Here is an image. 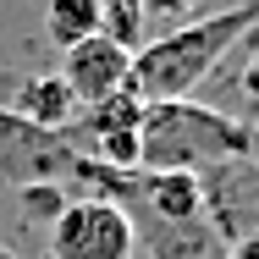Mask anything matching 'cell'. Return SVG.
I'll return each instance as SVG.
<instances>
[{
	"label": "cell",
	"instance_id": "obj_1",
	"mask_svg": "<svg viewBox=\"0 0 259 259\" xmlns=\"http://www.w3.org/2000/svg\"><path fill=\"white\" fill-rule=\"evenodd\" d=\"M259 22V0L243 6H226L215 17H193V22H177L171 33H160L149 45L133 50V77L127 89L144 105H165V100H193L199 83L215 77V66L237 50Z\"/></svg>",
	"mask_w": 259,
	"mask_h": 259
},
{
	"label": "cell",
	"instance_id": "obj_2",
	"mask_svg": "<svg viewBox=\"0 0 259 259\" xmlns=\"http://www.w3.org/2000/svg\"><path fill=\"white\" fill-rule=\"evenodd\" d=\"M248 138H254V127H243L226 110H209L193 100H165V105H149V116H144L138 171H204L215 160L248 155Z\"/></svg>",
	"mask_w": 259,
	"mask_h": 259
},
{
	"label": "cell",
	"instance_id": "obj_3",
	"mask_svg": "<svg viewBox=\"0 0 259 259\" xmlns=\"http://www.w3.org/2000/svg\"><path fill=\"white\" fill-rule=\"evenodd\" d=\"M138 254V215L116 199H66L50 221V259H133Z\"/></svg>",
	"mask_w": 259,
	"mask_h": 259
},
{
	"label": "cell",
	"instance_id": "obj_4",
	"mask_svg": "<svg viewBox=\"0 0 259 259\" xmlns=\"http://www.w3.org/2000/svg\"><path fill=\"white\" fill-rule=\"evenodd\" d=\"M199 193H204V221L215 226V237L232 248L237 237L259 232V165L248 155L215 160L199 171Z\"/></svg>",
	"mask_w": 259,
	"mask_h": 259
},
{
	"label": "cell",
	"instance_id": "obj_5",
	"mask_svg": "<svg viewBox=\"0 0 259 259\" xmlns=\"http://www.w3.org/2000/svg\"><path fill=\"white\" fill-rule=\"evenodd\" d=\"M127 77H133V50L116 45V39H105V33L61 50V83L72 89L77 105H100L110 94H121Z\"/></svg>",
	"mask_w": 259,
	"mask_h": 259
},
{
	"label": "cell",
	"instance_id": "obj_6",
	"mask_svg": "<svg viewBox=\"0 0 259 259\" xmlns=\"http://www.w3.org/2000/svg\"><path fill=\"white\" fill-rule=\"evenodd\" d=\"M133 204L149 209V221H199L204 193H199V171H138L133 177Z\"/></svg>",
	"mask_w": 259,
	"mask_h": 259
},
{
	"label": "cell",
	"instance_id": "obj_7",
	"mask_svg": "<svg viewBox=\"0 0 259 259\" xmlns=\"http://www.w3.org/2000/svg\"><path fill=\"white\" fill-rule=\"evenodd\" d=\"M17 116L28 121V127H39V133H61L72 116H77V100H72V89L61 83V72H45V77H28L22 89H17Z\"/></svg>",
	"mask_w": 259,
	"mask_h": 259
},
{
	"label": "cell",
	"instance_id": "obj_8",
	"mask_svg": "<svg viewBox=\"0 0 259 259\" xmlns=\"http://www.w3.org/2000/svg\"><path fill=\"white\" fill-rule=\"evenodd\" d=\"M149 254L155 259H226V243L215 237V226L204 215L199 221H177V226L149 221Z\"/></svg>",
	"mask_w": 259,
	"mask_h": 259
},
{
	"label": "cell",
	"instance_id": "obj_9",
	"mask_svg": "<svg viewBox=\"0 0 259 259\" xmlns=\"http://www.w3.org/2000/svg\"><path fill=\"white\" fill-rule=\"evenodd\" d=\"M144 116H149V105L138 100L133 89H121V94H110V100H100V105H83V127H89V138L144 133Z\"/></svg>",
	"mask_w": 259,
	"mask_h": 259
},
{
	"label": "cell",
	"instance_id": "obj_10",
	"mask_svg": "<svg viewBox=\"0 0 259 259\" xmlns=\"http://www.w3.org/2000/svg\"><path fill=\"white\" fill-rule=\"evenodd\" d=\"M45 33H50L55 50H72V45L94 39V33H100L94 0H45Z\"/></svg>",
	"mask_w": 259,
	"mask_h": 259
},
{
	"label": "cell",
	"instance_id": "obj_11",
	"mask_svg": "<svg viewBox=\"0 0 259 259\" xmlns=\"http://www.w3.org/2000/svg\"><path fill=\"white\" fill-rule=\"evenodd\" d=\"M94 11H100V33L105 39H116V45H127V50L144 45V0H94Z\"/></svg>",
	"mask_w": 259,
	"mask_h": 259
},
{
	"label": "cell",
	"instance_id": "obj_12",
	"mask_svg": "<svg viewBox=\"0 0 259 259\" xmlns=\"http://www.w3.org/2000/svg\"><path fill=\"white\" fill-rule=\"evenodd\" d=\"M22 209H28V215H45V221H55V215L66 209V193H61L55 182H28V188H22Z\"/></svg>",
	"mask_w": 259,
	"mask_h": 259
},
{
	"label": "cell",
	"instance_id": "obj_13",
	"mask_svg": "<svg viewBox=\"0 0 259 259\" xmlns=\"http://www.w3.org/2000/svg\"><path fill=\"white\" fill-rule=\"evenodd\" d=\"M199 6L204 0H144V17H182V22H193Z\"/></svg>",
	"mask_w": 259,
	"mask_h": 259
},
{
	"label": "cell",
	"instance_id": "obj_14",
	"mask_svg": "<svg viewBox=\"0 0 259 259\" xmlns=\"http://www.w3.org/2000/svg\"><path fill=\"white\" fill-rule=\"evenodd\" d=\"M226 259H259V232H248V237H237V243L226 248Z\"/></svg>",
	"mask_w": 259,
	"mask_h": 259
},
{
	"label": "cell",
	"instance_id": "obj_15",
	"mask_svg": "<svg viewBox=\"0 0 259 259\" xmlns=\"http://www.w3.org/2000/svg\"><path fill=\"white\" fill-rule=\"evenodd\" d=\"M243 94H248V100H259V55L243 66Z\"/></svg>",
	"mask_w": 259,
	"mask_h": 259
},
{
	"label": "cell",
	"instance_id": "obj_16",
	"mask_svg": "<svg viewBox=\"0 0 259 259\" xmlns=\"http://www.w3.org/2000/svg\"><path fill=\"white\" fill-rule=\"evenodd\" d=\"M0 259H17V254H11V248H0Z\"/></svg>",
	"mask_w": 259,
	"mask_h": 259
}]
</instances>
